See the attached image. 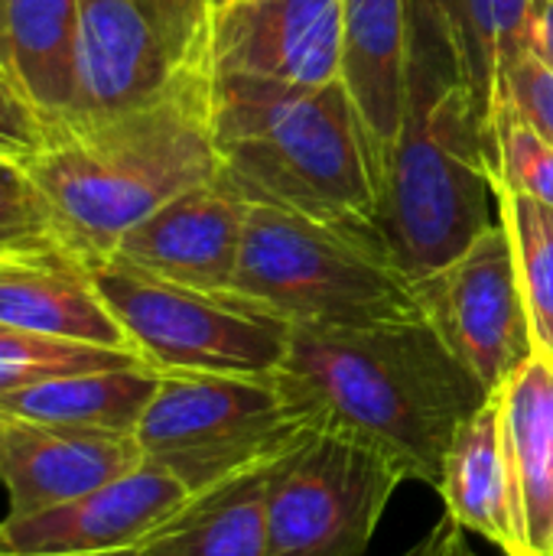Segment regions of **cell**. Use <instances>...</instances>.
<instances>
[{
    "label": "cell",
    "instance_id": "cell-1",
    "mask_svg": "<svg viewBox=\"0 0 553 556\" xmlns=\"http://www.w3.org/2000/svg\"><path fill=\"white\" fill-rule=\"evenodd\" d=\"M274 378L310 430L365 440L433 492L456 430L489 401L427 319L293 326Z\"/></svg>",
    "mask_w": 553,
    "mask_h": 556
},
{
    "label": "cell",
    "instance_id": "cell-2",
    "mask_svg": "<svg viewBox=\"0 0 553 556\" xmlns=\"http://www.w3.org/2000/svg\"><path fill=\"white\" fill-rule=\"evenodd\" d=\"M59 244L88 267L176 195L218 176L212 65H186L147 104L65 121L29 156Z\"/></svg>",
    "mask_w": 553,
    "mask_h": 556
},
{
    "label": "cell",
    "instance_id": "cell-3",
    "mask_svg": "<svg viewBox=\"0 0 553 556\" xmlns=\"http://www.w3.org/2000/svg\"><path fill=\"white\" fill-rule=\"evenodd\" d=\"M212 137L218 179L248 205L378 225L381 189L342 78L306 88L212 72Z\"/></svg>",
    "mask_w": 553,
    "mask_h": 556
},
{
    "label": "cell",
    "instance_id": "cell-4",
    "mask_svg": "<svg viewBox=\"0 0 553 556\" xmlns=\"http://www.w3.org/2000/svg\"><path fill=\"white\" fill-rule=\"evenodd\" d=\"M486 117L437 23L414 0L404 114L381 176L378 225L411 280L456 261L489 225Z\"/></svg>",
    "mask_w": 553,
    "mask_h": 556
},
{
    "label": "cell",
    "instance_id": "cell-5",
    "mask_svg": "<svg viewBox=\"0 0 553 556\" xmlns=\"http://www.w3.org/2000/svg\"><path fill=\"white\" fill-rule=\"evenodd\" d=\"M231 293L290 326H378L424 319L414 280L378 225L326 222L251 205Z\"/></svg>",
    "mask_w": 553,
    "mask_h": 556
},
{
    "label": "cell",
    "instance_id": "cell-6",
    "mask_svg": "<svg viewBox=\"0 0 553 556\" xmlns=\"http://www.w3.org/2000/svg\"><path fill=\"white\" fill-rule=\"evenodd\" d=\"M310 427L274 375H160L134 437L189 495L280 459Z\"/></svg>",
    "mask_w": 553,
    "mask_h": 556
},
{
    "label": "cell",
    "instance_id": "cell-7",
    "mask_svg": "<svg viewBox=\"0 0 553 556\" xmlns=\"http://www.w3.org/2000/svg\"><path fill=\"white\" fill-rule=\"evenodd\" d=\"M130 349L160 375H274L293 326L238 293L179 287L127 264L91 267Z\"/></svg>",
    "mask_w": 553,
    "mask_h": 556
},
{
    "label": "cell",
    "instance_id": "cell-8",
    "mask_svg": "<svg viewBox=\"0 0 553 556\" xmlns=\"http://www.w3.org/2000/svg\"><path fill=\"white\" fill-rule=\"evenodd\" d=\"M404 482L378 446L306 430L267 469L264 556H365Z\"/></svg>",
    "mask_w": 553,
    "mask_h": 556
},
{
    "label": "cell",
    "instance_id": "cell-9",
    "mask_svg": "<svg viewBox=\"0 0 553 556\" xmlns=\"http://www.w3.org/2000/svg\"><path fill=\"white\" fill-rule=\"evenodd\" d=\"M424 319L495 394L535 352V329L508 228L492 222L456 261L414 280Z\"/></svg>",
    "mask_w": 553,
    "mask_h": 556
},
{
    "label": "cell",
    "instance_id": "cell-10",
    "mask_svg": "<svg viewBox=\"0 0 553 556\" xmlns=\"http://www.w3.org/2000/svg\"><path fill=\"white\" fill-rule=\"evenodd\" d=\"M212 72L280 85L342 75V0H231L212 16Z\"/></svg>",
    "mask_w": 553,
    "mask_h": 556
},
{
    "label": "cell",
    "instance_id": "cell-11",
    "mask_svg": "<svg viewBox=\"0 0 553 556\" xmlns=\"http://www.w3.org/2000/svg\"><path fill=\"white\" fill-rule=\"evenodd\" d=\"M189 498V489L147 463L65 505L0 521V551L55 556L117 554L143 541Z\"/></svg>",
    "mask_w": 553,
    "mask_h": 556
},
{
    "label": "cell",
    "instance_id": "cell-12",
    "mask_svg": "<svg viewBox=\"0 0 553 556\" xmlns=\"http://www.w3.org/2000/svg\"><path fill=\"white\" fill-rule=\"evenodd\" d=\"M248 212L251 205L215 176L130 228L111 261L179 287L231 293Z\"/></svg>",
    "mask_w": 553,
    "mask_h": 556
},
{
    "label": "cell",
    "instance_id": "cell-13",
    "mask_svg": "<svg viewBox=\"0 0 553 556\" xmlns=\"http://www.w3.org/2000/svg\"><path fill=\"white\" fill-rule=\"evenodd\" d=\"M143 466L134 433L65 430L0 417V485L10 518L81 498Z\"/></svg>",
    "mask_w": 553,
    "mask_h": 556
},
{
    "label": "cell",
    "instance_id": "cell-14",
    "mask_svg": "<svg viewBox=\"0 0 553 556\" xmlns=\"http://www.w3.org/2000/svg\"><path fill=\"white\" fill-rule=\"evenodd\" d=\"M179 68L186 65H176L156 26L134 0H78L68 121L147 104L173 85Z\"/></svg>",
    "mask_w": 553,
    "mask_h": 556
},
{
    "label": "cell",
    "instance_id": "cell-15",
    "mask_svg": "<svg viewBox=\"0 0 553 556\" xmlns=\"http://www.w3.org/2000/svg\"><path fill=\"white\" fill-rule=\"evenodd\" d=\"M414 0H342V85L359 114L372 166L381 176L398 140Z\"/></svg>",
    "mask_w": 553,
    "mask_h": 556
},
{
    "label": "cell",
    "instance_id": "cell-16",
    "mask_svg": "<svg viewBox=\"0 0 553 556\" xmlns=\"http://www.w3.org/2000/svg\"><path fill=\"white\" fill-rule=\"evenodd\" d=\"M0 326L134 352L91 267L65 248L0 257Z\"/></svg>",
    "mask_w": 553,
    "mask_h": 556
},
{
    "label": "cell",
    "instance_id": "cell-17",
    "mask_svg": "<svg viewBox=\"0 0 553 556\" xmlns=\"http://www.w3.org/2000/svg\"><path fill=\"white\" fill-rule=\"evenodd\" d=\"M437 495L447 518L466 534L489 541L502 556H528L495 394H489V401L456 430L443 459Z\"/></svg>",
    "mask_w": 553,
    "mask_h": 556
},
{
    "label": "cell",
    "instance_id": "cell-18",
    "mask_svg": "<svg viewBox=\"0 0 553 556\" xmlns=\"http://www.w3.org/2000/svg\"><path fill=\"white\" fill-rule=\"evenodd\" d=\"M515 508L528 556H553V358L535 352L499 391Z\"/></svg>",
    "mask_w": 553,
    "mask_h": 556
},
{
    "label": "cell",
    "instance_id": "cell-19",
    "mask_svg": "<svg viewBox=\"0 0 553 556\" xmlns=\"http://www.w3.org/2000/svg\"><path fill=\"white\" fill-rule=\"evenodd\" d=\"M75 33L78 0H0V75L46 130L72 114Z\"/></svg>",
    "mask_w": 553,
    "mask_h": 556
},
{
    "label": "cell",
    "instance_id": "cell-20",
    "mask_svg": "<svg viewBox=\"0 0 553 556\" xmlns=\"http://www.w3.org/2000/svg\"><path fill=\"white\" fill-rule=\"evenodd\" d=\"M160 371L150 365L52 378L0 397L3 420H29L65 430L134 433L153 401Z\"/></svg>",
    "mask_w": 553,
    "mask_h": 556
},
{
    "label": "cell",
    "instance_id": "cell-21",
    "mask_svg": "<svg viewBox=\"0 0 553 556\" xmlns=\"http://www.w3.org/2000/svg\"><path fill=\"white\" fill-rule=\"evenodd\" d=\"M267 469L271 466L189 495L186 505L143 541L101 556H264Z\"/></svg>",
    "mask_w": 553,
    "mask_h": 556
},
{
    "label": "cell",
    "instance_id": "cell-22",
    "mask_svg": "<svg viewBox=\"0 0 553 556\" xmlns=\"http://www.w3.org/2000/svg\"><path fill=\"white\" fill-rule=\"evenodd\" d=\"M453 62L469 85L486 124L492 117L502 72L531 46L538 0H420Z\"/></svg>",
    "mask_w": 553,
    "mask_h": 556
},
{
    "label": "cell",
    "instance_id": "cell-23",
    "mask_svg": "<svg viewBox=\"0 0 553 556\" xmlns=\"http://www.w3.org/2000/svg\"><path fill=\"white\" fill-rule=\"evenodd\" d=\"M492 199L515 244L535 342L553 358V205L505 189H492Z\"/></svg>",
    "mask_w": 553,
    "mask_h": 556
},
{
    "label": "cell",
    "instance_id": "cell-24",
    "mask_svg": "<svg viewBox=\"0 0 553 556\" xmlns=\"http://www.w3.org/2000/svg\"><path fill=\"white\" fill-rule=\"evenodd\" d=\"M147 365L137 352L88 345L55 336H39L13 326H0V397L85 371H108V368H130Z\"/></svg>",
    "mask_w": 553,
    "mask_h": 556
},
{
    "label": "cell",
    "instance_id": "cell-25",
    "mask_svg": "<svg viewBox=\"0 0 553 556\" xmlns=\"http://www.w3.org/2000/svg\"><path fill=\"white\" fill-rule=\"evenodd\" d=\"M486 156L492 189L553 205V143L505 94L495 98L486 124Z\"/></svg>",
    "mask_w": 553,
    "mask_h": 556
},
{
    "label": "cell",
    "instance_id": "cell-26",
    "mask_svg": "<svg viewBox=\"0 0 553 556\" xmlns=\"http://www.w3.org/2000/svg\"><path fill=\"white\" fill-rule=\"evenodd\" d=\"M62 248L29 160L0 153V257Z\"/></svg>",
    "mask_w": 553,
    "mask_h": 556
},
{
    "label": "cell",
    "instance_id": "cell-27",
    "mask_svg": "<svg viewBox=\"0 0 553 556\" xmlns=\"http://www.w3.org/2000/svg\"><path fill=\"white\" fill-rule=\"evenodd\" d=\"M156 26L176 65H212V0H134Z\"/></svg>",
    "mask_w": 553,
    "mask_h": 556
},
{
    "label": "cell",
    "instance_id": "cell-28",
    "mask_svg": "<svg viewBox=\"0 0 553 556\" xmlns=\"http://www.w3.org/2000/svg\"><path fill=\"white\" fill-rule=\"evenodd\" d=\"M499 94L512 98L515 108L553 143V68L531 46L502 72Z\"/></svg>",
    "mask_w": 553,
    "mask_h": 556
},
{
    "label": "cell",
    "instance_id": "cell-29",
    "mask_svg": "<svg viewBox=\"0 0 553 556\" xmlns=\"http://www.w3.org/2000/svg\"><path fill=\"white\" fill-rule=\"evenodd\" d=\"M46 140V124L23 94L0 75V153L29 160Z\"/></svg>",
    "mask_w": 553,
    "mask_h": 556
},
{
    "label": "cell",
    "instance_id": "cell-30",
    "mask_svg": "<svg viewBox=\"0 0 553 556\" xmlns=\"http://www.w3.org/2000/svg\"><path fill=\"white\" fill-rule=\"evenodd\" d=\"M401 556H476L466 544V531L460 525H453L450 518H443L424 541H417L411 551Z\"/></svg>",
    "mask_w": 553,
    "mask_h": 556
},
{
    "label": "cell",
    "instance_id": "cell-31",
    "mask_svg": "<svg viewBox=\"0 0 553 556\" xmlns=\"http://www.w3.org/2000/svg\"><path fill=\"white\" fill-rule=\"evenodd\" d=\"M531 49L553 68V0H538L531 16Z\"/></svg>",
    "mask_w": 553,
    "mask_h": 556
},
{
    "label": "cell",
    "instance_id": "cell-32",
    "mask_svg": "<svg viewBox=\"0 0 553 556\" xmlns=\"http://www.w3.org/2000/svg\"><path fill=\"white\" fill-rule=\"evenodd\" d=\"M0 556H55V554H16V551H0Z\"/></svg>",
    "mask_w": 553,
    "mask_h": 556
},
{
    "label": "cell",
    "instance_id": "cell-33",
    "mask_svg": "<svg viewBox=\"0 0 553 556\" xmlns=\"http://www.w3.org/2000/svg\"><path fill=\"white\" fill-rule=\"evenodd\" d=\"M212 3H215V10H218V7H225V3H231V0H212Z\"/></svg>",
    "mask_w": 553,
    "mask_h": 556
}]
</instances>
